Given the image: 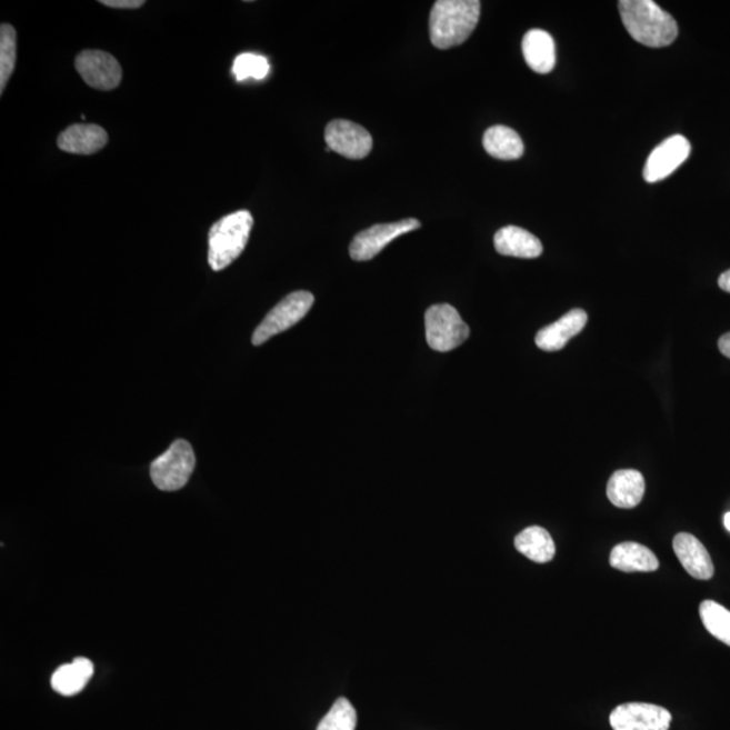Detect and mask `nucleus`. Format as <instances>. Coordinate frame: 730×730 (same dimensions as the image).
<instances>
[{
	"label": "nucleus",
	"mask_w": 730,
	"mask_h": 730,
	"mask_svg": "<svg viewBox=\"0 0 730 730\" xmlns=\"http://www.w3.org/2000/svg\"><path fill=\"white\" fill-rule=\"evenodd\" d=\"M619 10L623 27L642 46L664 48L677 40V21L652 0H621Z\"/></svg>",
	"instance_id": "f257e3e1"
},
{
	"label": "nucleus",
	"mask_w": 730,
	"mask_h": 730,
	"mask_svg": "<svg viewBox=\"0 0 730 730\" xmlns=\"http://www.w3.org/2000/svg\"><path fill=\"white\" fill-rule=\"evenodd\" d=\"M480 8L479 0H437L429 18L433 46L451 49L470 39L479 22Z\"/></svg>",
	"instance_id": "f03ea898"
},
{
	"label": "nucleus",
	"mask_w": 730,
	"mask_h": 730,
	"mask_svg": "<svg viewBox=\"0 0 730 730\" xmlns=\"http://www.w3.org/2000/svg\"><path fill=\"white\" fill-rule=\"evenodd\" d=\"M253 217L248 210L221 218L209 232V264L211 270H224L246 251Z\"/></svg>",
	"instance_id": "7ed1b4c3"
},
{
	"label": "nucleus",
	"mask_w": 730,
	"mask_h": 730,
	"mask_svg": "<svg viewBox=\"0 0 730 730\" xmlns=\"http://www.w3.org/2000/svg\"><path fill=\"white\" fill-rule=\"evenodd\" d=\"M190 442L177 440L151 466V478L161 491H178L189 482L196 468Z\"/></svg>",
	"instance_id": "20e7f679"
},
{
	"label": "nucleus",
	"mask_w": 730,
	"mask_h": 730,
	"mask_svg": "<svg viewBox=\"0 0 730 730\" xmlns=\"http://www.w3.org/2000/svg\"><path fill=\"white\" fill-rule=\"evenodd\" d=\"M427 341L437 352L453 351L470 337V328L451 304H434L426 314Z\"/></svg>",
	"instance_id": "39448f33"
},
{
	"label": "nucleus",
	"mask_w": 730,
	"mask_h": 730,
	"mask_svg": "<svg viewBox=\"0 0 730 730\" xmlns=\"http://www.w3.org/2000/svg\"><path fill=\"white\" fill-rule=\"evenodd\" d=\"M314 296L309 291H296L287 296L282 302L270 311L263 322L254 330L252 344L258 347L264 344L273 336L286 332L303 320L310 309L313 308Z\"/></svg>",
	"instance_id": "423d86ee"
},
{
	"label": "nucleus",
	"mask_w": 730,
	"mask_h": 730,
	"mask_svg": "<svg viewBox=\"0 0 730 730\" xmlns=\"http://www.w3.org/2000/svg\"><path fill=\"white\" fill-rule=\"evenodd\" d=\"M420 228L421 222L416 220V218H408V220L391 223L373 224L370 229H366L354 237L351 247H349V254H351L354 261L372 260L390 242L397 240L398 237L413 232V230Z\"/></svg>",
	"instance_id": "0eeeda50"
},
{
	"label": "nucleus",
	"mask_w": 730,
	"mask_h": 730,
	"mask_svg": "<svg viewBox=\"0 0 730 730\" xmlns=\"http://www.w3.org/2000/svg\"><path fill=\"white\" fill-rule=\"evenodd\" d=\"M609 720L613 730H669L672 716L658 704L629 702L611 711Z\"/></svg>",
	"instance_id": "6e6552de"
},
{
	"label": "nucleus",
	"mask_w": 730,
	"mask_h": 730,
	"mask_svg": "<svg viewBox=\"0 0 730 730\" xmlns=\"http://www.w3.org/2000/svg\"><path fill=\"white\" fill-rule=\"evenodd\" d=\"M78 73L92 89L111 91L122 81L120 62L108 52L83 51L74 60Z\"/></svg>",
	"instance_id": "1a4fd4ad"
},
{
	"label": "nucleus",
	"mask_w": 730,
	"mask_h": 730,
	"mask_svg": "<svg viewBox=\"0 0 730 730\" xmlns=\"http://www.w3.org/2000/svg\"><path fill=\"white\" fill-rule=\"evenodd\" d=\"M324 141L330 151L352 160L367 158L373 143L367 129L346 120L330 122L324 130Z\"/></svg>",
	"instance_id": "9d476101"
},
{
	"label": "nucleus",
	"mask_w": 730,
	"mask_h": 730,
	"mask_svg": "<svg viewBox=\"0 0 730 730\" xmlns=\"http://www.w3.org/2000/svg\"><path fill=\"white\" fill-rule=\"evenodd\" d=\"M691 153V143L686 137L676 134L653 149L644 167L647 183H658L676 172Z\"/></svg>",
	"instance_id": "9b49d317"
},
{
	"label": "nucleus",
	"mask_w": 730,
	"mask_h": 730,
	"mask_svg": "<svg viewBox=\"0 0 730 730\" xmlns=\"http://www.w3.org/2000/svg\"><path fill=\"white\" fill-rule=\"evenodd\" d=\"M588 320V314L583 310L573 309L568 311L557 322L539 330L538 336H536V346L546 352L561 351L572 337L582 332Z\"/></svg>",
	"instance_id": "f8f14e48"
},
{
	"label": "nucleus",
	"mask_w": 730,
	"mask_h": 730,
	"mask_svg": "<svg viewBox=\"0 0 730 730\" xmlns=\"http://www.w3.org/2000/svg\"><path fill=\"white\" fill-rule=\"evenodd\" d=\"M680 564L689 576L700 580H709L714 576V564L707 548L690 533H679L672 541Z\"/></svg>",
	"instance_id": "ddd939ff"
},
{
	"label": "nucleus",
	"mask_w": 730,
	"mask_h": 730,
	"mask_svg": "<svg viewBox=\"0 0 730 730\" xmlns=\"http://www.w3.org/2000/svg\"><path fill=\"white\" fill-rule=\"evenodd\" d=\"M108 142V132L99 124L93 123L71 124L58 139L61 151L81 156H90L102 151Z\"/></svg>",
	"instance_id": "4468645a"
},
{
	"label": "nucleus",
	"mask_w": 730,
	"mask_h": 730,
	"mask_svg": "<svg viewBox=\"0 0 730 730\" xmlns=\"http://www.w3.org/2000/svg\"><path fill=\"white\" fill-rule=\"evenodd\" d=\"M522 53L530 70L546 74L557 66V47L546 30H529L522 40Z\"/></svg>",
	"instance_id": "2eb2a0df"
},
{
	"label": "nucleus",
	"mask_w": 730,
	"mask_h": 730,
	"mask_svg": "<svg viewBox=\"0 0 730 730\" xmlns=\"http://www.w3.org/2000/svg\"><path fill=\"white\" fill-rule=\"evenodd\" d=\"M646 492V480L636 470L616 471L609 479L608 498L616 508L633 509L640 504Z\"/></svg>",
	"instance_id": "dca6fc26"
},
{
	"label": "nucleus",
	"mask_w": 730,
	"mask_h": 730,
	"mask_svg": "<svg viewBox=\"0 0 730 730\" xmlns=\"http://www.w3.org/2000/svg\"><path fill=\"white\" fill-rule=\"evenodd\" d=\"M497 252L510 258L536 259L542 253V243L538 237L518 227L499 229L494 236Z\"/></svg>",
	"instance_id": "f3484780"
},
{
	"label": "nucleus",
	"mask_w": 730,
	"mask_h": 730,
	"mask_svg": "<svg viewBox=\"0 0 730 730\" xmlns=\"http://www.w3.org/2000/svg\"><path fill=\"white\" fill-rule=\"evenodd\" d=\"M610 566L622 572H653L660 563L651 549L639 542H622L610 553Z\"/></svg>",
	"instance_id": "a211bd4d"
},
{
	"label": "nucleus",
	"mask_w": 730,
	"mask_h": 730,
	"mask_svg": "<svg viewBox=\"0 0 730 730\" xmlns=\"http://www.w3.org/2000/svg\"><path fill=\"white\" fill-rule=\"evenodd\" d=\"M93 676L92 661L78 658L70 664L59 667L52 677V688L61 696L71 697L86 688Z\"/></svg>",
	"instance_id": "6ab92c4d"
},
{
	"label": "nucleus",
	"mask_w": 730,
	"mask_h": 730,
	"mask_svg": "<svg viewBox=\"0 0 730 730\" xmlns=\"http://www.w3.org/2000/svg\"><path fill=\"white\" fill-rule=\"evenodd\" d=\"M483 147L487 153L499 160H517L522 158L526 151L521 137L516 130L503 124L486 130Z\"/></svg>",
	"instance_id": "aec40b11"
},
{
	"label": "nucleus",
	"mask_w": 730,
	"mask_h": 730,
	"mask_svg": "<svg viewBox=\"0 0 730 730\" xmlns=\"http://www.w3.org/2000/svg\"><path fill=\"white\" fill-rule=\"evenodd\" d=\"M517 551L523 557L534 561V563H548L554 558L557 547L551 534L541 527H529L523 529L514 540Z\"/></svg>",
	"instance_id": "412c9836"
},
{
	"label": "nucleus",
	"mask_w": 730,
	"mask_h": 730,
	"mask_svg": "<svg viewBox=\"0 0 730 730\" xmlns=\"http://www.w3.org/2000/svg\"><path fill=\"white\" fill-rule=\"evenodd\" d=\"M700 616L708 632L730 647V611L714 601H703Z\"/></svg>",
	"instance_id": "4be33fe9"
},
{
	"label": "nucleus",
	"mask_w": 730,
	"mask_h": 730,
	"mask_svg": "<svg viewBox=\"0 0 730 730\" xmlns=\"http://www.w3.org/2000/svg\"><path fill=\"white\" fill-rule=\"evenodd\" d=\"M17 61V31L9 23L0 27V92L3 93Z\"/></svg>",
	"instance_id": "5701e85b"
},
{
	"label": "nucleus",
	"mask_w": 730,
	"mask_h": 730,
	"mask_svg": "<svg viewBox=\"0 0 730 730\" xmlns=\"http://www.w3.org/2000/svg\"><path fill=\"white\" fill-rule=\"evenodd\" d=\"M356 723H358V714L353 704L347 698H339L317 730H356Z\"/></svg>",
	"instance_id": "b1692460"
},
{
	"label": "nucleus",
	"mask_w": 730,
	"mask_h": 730,
	"mask_svg": "<svg viewBox=\"0 0 730 730\" xmlns=\"http://www.w3.org/2000/svg\"><path fill=\"white\" fill-rule=\"evenodd\" d=\"M270 73V64L263 56L243 53L234 60L233 74L237 80L243 81L249 78L263 80Z\"/></svg>",
	"instance_id": "393cba45"
},
{
	"label": "nucleus",
	"mask_w": 730,
	"mask_h": 730,
	"mask_svg": "<svg viewBox=\"0 0 730 730\" xmlns=\"http://www.w3.org/2000/svg\"><path fill=\"white\" fill-rule=\"evenodd\" d=\"M99 3H102L106 8L122 10H136L146 4L143 0H101Z\"/></svg>",
	"instance_id": "a878e982"
},
{
	"label": "nucleus",
	"mask_w": 730,
	"mask_h": 730,
	"mask_svg": "<svg viewBox=\"0 0 730 730\" xmlns=\"http://www.w3.org/2000/svg\"><path fill=\"white\" fill-rule=\"evenodd\" d=\"M719 349L726 358L730 359V332L721 337L719 340Z\"/></svg>",
	"instance_id": "bb28decb"
},
{
	"label": "nucleus",
	"mask_w": 730,
	"mask_h": 730,
	"mask_svg": "<svg viewBox=\"0 0 730 730\" xmlns=\"http://www.w3.org/2000/svg\"><path fill=\"white\" fill-rule=\"evenodd\" d=\"M719 286L722 291L729 292L730 294V270L721 274Z\"/></svg>",
	"instance_id": "cd10ccee"
},
{
	"label": "nucleus",
	"mask_w": 730,
	"mask_h": 730,
	"mask_svg": "<svg viewBox=\"0 0 730 730\" xmlns=\"http://www.w3.org/2000/svg\"><path fill=\"white\" fill-rule=\"evenodd\" d=\"M723 526H726L730 532V513H727L726 517H723Z\"/></svg>",
	"instance_id": "c85d7f7f"
}]
</instances>
